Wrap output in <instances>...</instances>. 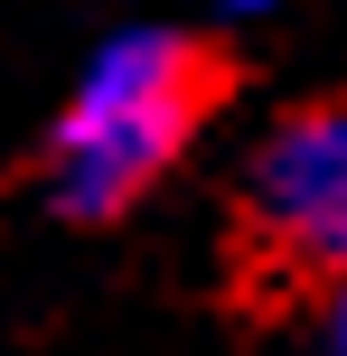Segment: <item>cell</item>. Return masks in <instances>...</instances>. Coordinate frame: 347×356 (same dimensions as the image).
Returning a JSON list of instances; mask_svg holds the SVG:
<instances>
[{
  "mask_svg": "<svg viewBox=\"0 0 347 356\" xmlns=\"http://www.w3.org/2000/svg\"><path fill=\"white\" fill-rule=\"evenodd\" d=\"M235 263L254 291H347V94L282 113L235 197Z\"/></svg>",
  "mask_w": 347,
  "mask_h": 356,
  "instance_id": "2",
  "label": "cell"
},
{
  "mask_svg": "<svg viewBox=\"0 0 347 356\" xmlns=\"http://www.w3.org/2000/svg\"><path fill=\"white\" fill-rule=\"evenodd\" d=\"M338 338H347V291H338Z\"/></svg>",
  "mask_w": 347,
  "mask_h": 356,
  "instance_id": "3",
  "label": "cell"
},
{
  "mask_svg": "<svg viewBox=\"0 0 347 356\" xmlns=\"http://www.w3.org/2000/svg\"><path fill=\"white\" fill-rule=\"evenodd\" d=\"M216 104H225V56L207 38H179V29L113 38L47 131V197L85 225L122 216L141 188L179 169V150L197 141Z\"/></svg>",
  "mask_w": 347,
  "mask_h": 356,
  "instance_id": "1",
  "label": "cell"
}]
</instances>
